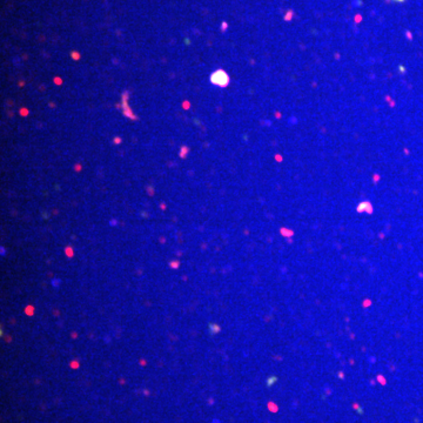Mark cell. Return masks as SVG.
Listing matches in <instances>:
<instances>
[{
    "label": "cell",
    "instance_id": "obj_1",
    "mask_svg": "<svg viewBox=\"0 0 423 423\" xmlns=\"http://www.w3.org/2000/svg\"><path fill=\"white\" fill-rule=\"evenodd\" d=\"M228 76L223 71H217L214 73L213 75H212V81L215 85H219V86H226L227 84H228Z\"/></svg>",
    "mask_w": 423,
    "mask_h": 423
}]
</instances>
